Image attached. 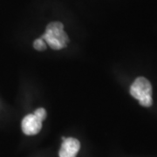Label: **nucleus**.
<instances>
[{"label":"nucleus","mask_w":157,"mask_h":157,"mask_svg":"<svg viewBox=\"0 0 157 157\" xmlns=\"http://www.w3.org/2000/svg\"><path fill=\"white\" fill-rule=\"evenodd\" d=\"M45 43L53 50H61L67 47L69 43V38L64 31V25L60 22H51L47 25L45 33L41 37Z\"/></svg>","instance_id":"obj_1"},{"label":"nucleus","mask_w":157,"mask_h":157,"mask_svg":"<svg viewBox=\"0 0 157 157\" xmlns=\"http://www.w3.org/2000/svg\"><path fill=\"white\" fill-rule=\"evenodd\" d=\"M130 94L139 101L140 106L145 107L152 106V86L146 78L138 77L136 78L130 86Z\"/></svg>","instance_id":"obj_2"},{"label":"nucleus","mask_w":157,"mask_h":157,"mask_svg":"<svg viewBox=\"0 0 157 157\" xmlns=\"http://www.w3.org/2000/svg\"><path fill=\"white\" fill-rule=\"evenodd\" d=\"M21 128L25 135H35L39 134L42 128V121L34 113L28 114L23 119Z\"/></svg>","instance_id":"obj_3"},{"label":"nucleus","mask_w":157,"mask_h":157,"mask_svg":"<svg viewBox=\"0 0 157 157\" xmlns=\"http://www.w3.org/2000/svg\"><path fill=\"white\" fill-rule=\"evenodd\" d=\"M61 147L59 152V157H76L80 149V143L75 138L62 137Z\"/></svg>","instance_id":"obj_4"},{"label":"nucleus","mask_w":157,"mask_h":157,"mask_svg":"<svg viewBox=\"0 0 157 157\" xmlns=\"http://www.w3.org/2000/svg\"><path fill=\"white\" fill-rule=\"evenodd\" d=\"M33 47L35 50L42 52V51L46 50V43H45V41L44 39L39 38V39L34 40Z\"/></svg>","instance_id":"obj_5"},{"label":"nucleus","mask_w":157,"mask_h":157,"mask_svg":"<svg viewBox=\"0 0 157 157\" xmlns=\"http://www.w3.org/2000/svg\"><path fill=\"white\" fill-rule=\"evenodd\" d=\"M34 114L37 116V118H39V120L43 122L46 118V111L45 108H38L37 110H35Z\"/></svg>","instance_id":"obj_6"}]
</instances>
